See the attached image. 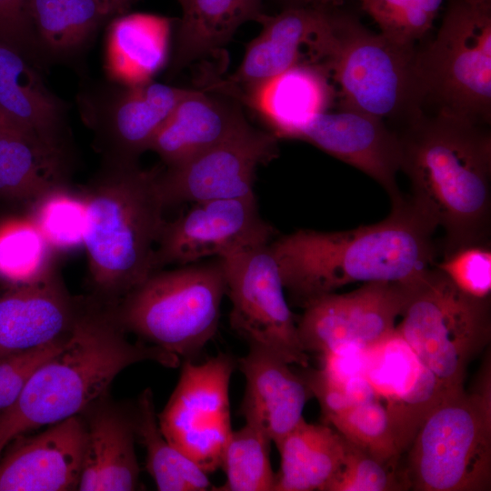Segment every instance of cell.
<instances>
[{
	"label": "cell",
	"mask_w": 491,
	"mask_h": 491,
	"mask_svg": "<svg viewBox=\"0 0 491 491\" xmlns=\"http://www.w3.org/2000/svg\"><path fill=\"white\" fill-rule=\"evenodd\" d=\"M238 366L246 378L239 414L276 444L304 418L311 391L302 374L263 348L249 346Z\"/></svg>",
	"instance_id": "21"
},
{
	"label": "cell",
	"mask_w": 491,
	"mask_h": 491,
	"mask_svg": "<svg viewBox=\"0 0 491 491\" xmlns=\"http://www.w3.org/2000/svg\"><path fill=\"white\" fill-rule=\"evenodd\" d=\"M110 15H123L136 0H99Z\"/></svg>",
	"instance_id": "42"
},
{
	"label": "cell",
	"mask_w": 491,
	"mask_h": 491,
	"mask_svg": "<svg viewBox=\"0 0 491 491\" xmlns=\"http://www.w3.org/2000/svg\"><path fill=\"white\" fill-rule=\"evenodd\" d=\"M474 389L448 392L429 412L402 472L407 489L487 491L491 487L490 368Z\"/></svg>",
	"instance_id": "6"
},
{
	"label": "cell",
	"mask_w": 491,
	"mask_h": 491,
	"mask_svg": "<svg viewBox=\"0 0 491 491\" xmlns=\"http://www.w3.org/2000/svg\"><path fill=\"white\" fill-rule=\"evenodd\" d=\"M191 89L153 80L109 90L89 106L88 121L95 131L105 165L137 164L179 101Z\"/></svg>",
	"instance_id": "15"
},
{
	"label": "cell",
	"mask_w": 491,
	"mask_h": 491,
	"mask_svg": "<svg viewBox=\"0 0 491 491\" xmlns=\"http://www.w3.org/2000/svg\"><path fill=\"white\" fill-rule=\"evenodd\" d=\"M171 19L148 13L123 14L108 27L105 70L122 85L153 80L168 57Z\"/></svg>",
	"instance_id": "27"
},
{
	"label": "cell",
	"mask_w": 491,
	"mask_h": 491,
	"mask_svg": "<svg viewBox=\"0 0 491 491\" xmlns=\"http://www.w3.org/2000/svg\"><path fill=\"white\" fill-rule=\"evenodd\" d=\"M180 4V5L183 7L184 5L185 4L186 0H177Z\"/></svg>",
	"instance_id": "47"
},
{
	"label": "cell",
	"mask_w": 491,
	"mask_h": 491,
	"mask_svg": "<svg viewBox=\"0 0 491 491\" xmlns=\"http://www.w3.org/2000/svg\"><path fill=\"white\" fill-rule=\"evenodd\" d=\"M271 239H260L220 257L225 296L232 307L231 328L249 346L263 348L285 362L307 367L308 354L299 339L297 320L289 307Z\"/></svg>",
	"instance_id": "10"
},
{
	"label": "cell",
	"mask_w": 491,
	"mask_h": 491,
	"mask_svg": "<svg viewBox=\"0 0 491 491\" xmlns=\"http://www.w3.org/2000/svg\"><path fill=\"white\" fill-rule=\"evenodd\" d=\"M278 154L277 137L246 120L220 143L157 173L162 200L171 206L204 200L255 195L257 167Z\"/></svg>",
	"instance_id": "12"
},
{
	"label": "cell",
	"mask_w": 491,
	"mask_h": 491,
	"mask_svg": "<svg viewBox=\"0 0 491 491\" xmlns=\"http://www.w3.org/2000/svg\"><path fill=\"white\" fill-rule=\"evenodd\" d=\"M262 0H186L182 7L173 69L191 62L225 45L236 29L248 20H256Z\"/></svg>",
	"instance_id": "29"
},
{
	"label": "cell",
	"mask_w": 491,
	"mask_h": 491,
	"mask_svg": "<svg viewBox=\"0 0 491 491\" xmlns=\"http://www.w3.org/2000/svg\"><path fill=\"white\" fill-rule=\"evenodd\" d=\"M342 467L327 491H397L407 489L402 473L380 463L349 441Z\"/></svg>",
	"instance_id": "37"
},
{
	"label": "cell",
	"mask_w": 491,
	"mask_h": 491,
	"mask_svg": "<svg viewBox=\"0 0 491 491\" xmlns=\"http://www.w3.org/2000/svg\"><path fill=\"white\" fill-rule=\"evenodd\" d=\"M272 441L258 428L246 424L233 430L224 450L221 466L225 484L217 491H274L276 474L270 462Z\"/></svg>",
	"instance_id": "32"
},
{
	"label": "cell",
	"mask_w": 491,
	"mask_h": 491,
	"mask_svg": "<svg viewBox=\"0 0 491 491\" xmlns=\"http://www.w3.org/2000/svg\"><path fill=\"white\" fill-rule=\"evenodd\" d=\"M443 0H361L363 9L381 34L405 45H416L432 27Z\"/></svg>",
	"instance_id": "34"
},
{
	"label": "cell",
	"mask_w": 491,
	"mask_h": 491,
	"mask_svg": "<svg viewBox=\"0 0 491 491\" xmlns=\"http://www.w3.org/2000/svg\"><path fill=\"white\" fill-rule=\"evenodd\" d=\"M225 281L219 258L154 271L112 313L125 332L190 360L215 336Z\"/></svg>",
	"instance_id": "7"
},
{
	"label": "cell",
	"mask_w": 491,
	"mask_h": 491,
	"mask_svg": "<svg viewBox=\"0 0 491 491\" xmlns=\"http://www.w3.org/2000/svg\"><path fill=\"white\" fill-rule=\"evenodd\" d=\"M260 34L246 47L231 81L249 89L298 64L320 65L330 26V14L292 6L263 15Z\"/></svg>",
	"instance_id": "20"
},
{
	"label": "cell",
	"mask_w": 491,
	"mask_h": 491,
	"mask_svg": "<svg viewBox=\"0 0 491 491\" xmlns=\"http://www.w3.org/2000/svg\"><path fill=\"white\" fill-rule=\"evenodd\" d=\"M0 111L18 127L65 146L64 108L38 73L14 48L0 43Z\"/></svg>",
	"instance_id": "26"
},
{
	"label": "cell",
	"mask_w": 491,
	"mask_h": 491,
	"mask_svg": "<svg viewBox=\"0 0 491 491\" xmlns=\"http://www.w3.org/2000/svg\"><path fill=\"white\" fill-rule=\"evenodd\" d=\"M85 423L74 416L22 439L0 460V491L78 489Z\"/></svg>",
	"instance_id": "19"
},
{
	"label": "cell",
	"mask_w": 491,
	"mask_h": 491,
	"mask_svg": "<svg viewBox=\"0 0 491 491\" xmlns=\"http://www.w3.org/2000/svg\"><path fill=\"white\" fill-rule=\"evenodd\" d=\"M416 53V45L373 33L353 16L331 15L321 65L337 87L340 109L406 126L425 111Z\"/></svg>",
	"instance_id": "5"
},
{
	"label": "cell",
	"mask_w": 491,
	"mask_h": 491,
	"mask_svg": "<svg viewBox=\"0 0 491 491\" xmlns=\"http://www.w3.org/2000/svg\"><path fill=\"white\" fill-rule=\"evenodd\" d=\"M365 376L410 446L429 412L450 391L395 328L367 347Z\"/></svg>",
	"instance_id": "16"
},
{
	"label": "cell",
	"mask_w": 491,
	"mask_h": 491,
	"mask_svg": "<svg viewBox=\"0 0 491 491\" xmlns=\"http://www.w3.org/2000/svg\"><path fill=\"white\" fill-rule=\"evenodd\" d=\"M273 233L259 215L256 195L195 202L175 220L165 221L155 268L220 258L251 242L271 239Z\"/></svg>",
	"instance_id": "14"
},
{
	"label": "cell",
	"mask_w": 491,
	"mask_h": 491,
	"mask_svg": "<svg viewBox=\"0 0 491 491\" xmlns=\"http://www.w3.org/2000/svg\"><path fill=\"white\" fill-rule=\"evenodd\" d=\"M290 1L296 2V3H304V2H309L311 0H290Z\"/></svg>",
	"instance_id": "46"
},
{
	"label": "cell",
	"mask_w": 491,
	"mask_h": 491,
	"mask_svg": "<svg viewBox=\"0 0 491 491\" xmlns=\"http://www.w3.org/2000/svg\"><path fill=\"white\" fill-rule=\"evenodd\" d=\"M83 200V245L92 285L103 299L117 303L155 271L165 209L157 172L137 164L105 165Z\"/></svg>",
	"instance_id": "4"
},
{
	"label": "cell",
	"mask_w": 491,
	"mask_h": 491,
	"mask_svg": "<svg viewBox=\"0 0 491 491\" xmlns=\"http://www.w3.org/2000/svg\"><path fill=\"white\" fill-rule=\"evenodd\" d=\"M65 146L50 144L16 126L0 127V196L32 205L66 189Z\"/></svg>",
	"instance_id": "25"
},
{
	"label": "cell",
	"mask_w": 491,
	"mask_h": 491,
	"mask_svg": "<svg viewBox=\"0 0 491 491\" xmlns=\"http://www.w3.org/2000/svg\"><path fill=\"white\" fill-rule=\"evenodd\" d=\"M88 410L85 445L78 490L131 491L137 488L139 466L135 450L133 416L99 405Z\"/></svg>",
	"instance_id": "22"
},
{
	"label": "cell",
	"mask_w": 491,
	"mask_h": 491,
	"mask_svg": "<svg viewBox=\"0 0 491 491\" xmlns=\"http://www.w3.org/2000/svg\"><path fill=\"white\" fill-rule=\"evenodd\" d=\"M81 307L52 266L35 279L14 284L0 293V358L65 336Z\"/></svg>",
	"instance_id": "18"
},
{
	"label": "cell",
	"mask_w": 491,
	"mask_h": 491,
	"mask_svg": "<svg viewBox=\"0 0 491 491\" xmlns=\"http://www.w3.org/2000/svg\"><path fill=\"white\" fill-rule=\"evenodd\" d=\"M376 224L345 231L299 229L269 243L286 294L304 307L354 283L406 284L434 266L438 225L411 195Z\"/></svg>",
	"instance_id": "1"
},
{
	"label": "cell",
	"mask_w": 491,
	"mask_h": 491,
	"mask_svg": "<svg viewBox=\"0 0 491 491\" xmlns=\"http://www.w3.org/2000/svg\"><path fill=\"white\" fill-rule=\"evenodd\" d=\"M245 121L238 105L190 90L163 124L149 150L167 167L177 165L220 143Z\"/></svg>",
	"instance_id": "24"
},
{
	"label": "cell",
	"mask_w": 491,
	"mask_h": 491,
	"mask_svg": "<svg viewBox=\"0 0 491 491\" xmlns=\"http://www.w3.org/2000/svg\"><path fill=\"white\" fill-rule=\"evenodd\" d=\"M297 139L367 175L387 192L391 203L403 196L396 183L402 162L400 136L382 119L352 110L326 111L316 115Z\"/></svg>",
	"instance_id": "17"
},
{
	"label": "cell",
	"mask_w": 491,
	"mask_h": 491,
	"mask_svg": "<svg viewBox=\"0 0 491 491\" xmlns=\"http://www.w3.org/2000/svg\"><path fill=\"white\" fill-rule=\"evenodd\" d=\"M347 445L330 425L303 418L276 444L280 469L274 491H327L342 467Z\"/></svg>",
	"instance_id": "28"
},
{
	"label": "cell",
	"mask_w": 491,
	"mask_h": 491,
	"mask_svg": "<svg viewBox=\"0 0 491 491\" xmlns=\"http://www.w3.org/2000/svg\"><path fill=\"white\" fill-rule=\"evenodd\" d=\"M342 386L352 407L378 399L375 389L365 375L348 379Z\"/></svg>",
	"instance_id": "41"
},
{
	"label": "cell",
	"mask_w": 491,
	"mask_h": 491,
	"mask_svg": "<svg viewBox=\"0 0 491 491\" xmlns=\"http://www.w3.org/2000/svg\"><path fill=\"white\" fill-rule=\"evenodd\" d=\"M154 361L176 367L180 358L131 343L111 307L82 306L63 348L31 376L16 401L0 411V454L22 434L86 411L127 366Z\"/></svg>",
	"instance_id": "3"
},
{
	"label": "cell",
	"mask_w": 491,
	"mask_h": 491,
	"mask_svg": "<svg viewBox=\"0 0 491 491\" xmlns=\"http://www.w3.org/2000/svg\"><path fill=\"white\" fill-rule=\"evenodd\" d=\"M326 69L298 64L247 89L246 102L278 137L297 139L301 130L326 112L334 97Z\"/></svg>",
	"instance_id": "23"
},
{
	"label": "cell",
	"mask_w": 491,
	"mask_h": 491,
	"mask_svg": "<svg viewBox=\"0 0 491 491\" xmlns=\"http://www.w3.org/2000/svg\"><path fill=\"white\" fill-rule=\"evenodd\" d=\"M68 335L39 347L0 358V411L16 401L33 373L63 348Z\"/></svg>",
	"instance_id": "38"
},
{
	"label": "cell",
	"mask_w": 491,
	"mask_h": 491,
	"mask_svg": "<svg viewBox=\"0 0 491 491\" xmlns=\"http://www.w3.org/2000/svg\"><path fill=\"white\" fill-rule=\"evenodd\" d=\"M4 126H16V127H18L2 111H0V127H4Z\"/></svg>",
	"instance_id": "44"
},
{
	"label": "cell",
	"mask_w": 491,
	"mask_h": 491,
	"mask_svg": "<svg viewBox=\"0 0 491 491\" xmlns=\"http://www.w3.org/2000/svg\"><path fill=\"white\" fill-rule=\"evenodd\" d=\"M486 125L424 112L398 133L410 195L444 230L443 251L490 240L491 135Z\"/></svg>",
	"instance_id": "2"
},
{
	"label": "cell",
	"mask_w": 491,
	"mask_h": 491,
	"mask_svg": "<svg viewBox=\"0 0 491 491\" xmlns=\"http://www.w3.org/2000/svg\"><path fill=\"white\" fill-rule=\"evenodd\" d=\"M316 1L319 2L322 5H326V4L335 2L336 0H316Z\"/></svg>",
	"instance_id": "45"
},
{
	"label": "cell",
	"mask_w": 491,
	"mask_h": 491,
	"mask_svg": "<svg viewBox=\"0 0 491 491\" xmlns=\"http://www.w3.org/2000/svg\"><path fill=\"white\" fill-rule=\"evenodd\" d=\"M235 363L219 354L202 364L185 360L157 420L166 440L206 474L221 466L232 434L229 384Z\"/></svg>",
	"instance_id": "11"
},
{
	"label": "cell",
	"mask_w": 491,
	"mask_h": 491,
	"mask_svg": "<svg viewBox=\"0 0 491 491\" xmlns=\"http://www.w3.org/2000/svg\"><path fill=\"white\" fill-rule=\"evenodd\" d=\"M396 329L450 390L464 387L469 364L490 343V298L459 290L432 266L407 283Z\"/></svg>",
	"instance_id": "8"
},
{
	"label": "cell",
	"mask_w": 491,
	"mask_h": 491,
	"mask_svg": "<svg viewBox=\"0 0 491 491\" xmlns=\"http://www.w3.org/2000/svg\"><path fill=\"white\" fill-rule=\"evenodd\" d=\"M135 436L146 450V469L160 491L210 489L206 474L164 436L155 414L153 393L145 389L133 416Z\"/></svg>",
	"instance_id": "30"
},
{
	"label": "cell",
	"mask_w": 491,
	"mask_h": 491,
	"mask_svg": "<svg viewBox=\"0 0 491 491\" xmlns=\"http://www.w3.org/2000/svg\"><path fill=\"white\" fill-rule=\"evenodd\" d=\"M49 245L30 220L0 226V276L13 284L30 281L49 266Z\"/></svg>",
	"instance_id": "33"
},
{
	"label": "cell",
	"mask_w": 491,
	"mask_h": 491,
	"mask_svg": "<svg viewBox=\"0 0 491 491\" xmlns=\"http://www.w3.org/2000/svg\"><path fill=\"white\" fill-rule=\"evenodd\" d=\"M0 43L32 58L42 54L29 14L28 0H0Z\"/></svg>",
	"instance_id": "39"
},
{
	"label": "cell",
	"mask_w": 491,
	"mask_h": 491,
	"mask_svg": "<svg viewBox=\"0 0 491 491\" xmlns=\"http://www.w3.org/2000/svg\"><path fill=\"white\" fill-rule=\"evenodd\" d=\"M347 441L382 464L396 467L409 446L385 405L376 399L329 419Z\"/></svg>",
	"instance_id": "31"
},
{
	"label": "cell",
	"mask_w": 491,
	"mask_h": 491,
	"mask_svg": "<svg viewBox=\"0 0 491 491\" xmlns=\"http://www.w3.org/2000/svg\"><path fill=\"white\" fill-rule=\"evenodd\" d=\"M464 2L477 7H491V0H463Z\"/></svg>",
	"instance_id": "43"
},
{
	"label": "cell",
	"mask_w": 491,
	"mask_h": 491,
	"mask_svg": "<svg viewBox=\"0 0 491 491\" xmlns=\"http://www.w3.org/2000/svg\"><path fill=\"white\" fill-rule=\"evenodd\" d=\"M490 246L488 240L443 251V258L434 266L462 292L476 298H490Z\"/></svg>",
	"instance_id": "36"
},
{
	"label": "cell",
	"mask_w": 491,
	"mask_h": 491,
	"mask_svg": "<svg viewBox=\"0 0 491 491\" xmlns=\"http://www.w3.org/2000/svg\"><path fill=\"white\" fill-rule=\"evenodd\" d=\"M406 286L407 283H366L352 292H333L310 301L297 320L305 351L321 356L346 343L366 347L376 344L396 328Z\"/></svg>",
	"instance_id": "13"
},
{
	"label": "cell",
	"mask_w": 491,
	"mask_h": 491,
	"mask_svg": "<svg viewBox=\"0 0 491 491\" xmlns=\"http://www.w3.org/2000/svg\"><path fill=\"white\" fill-rule=\"evenodd\" d=\"M367 347L356 344H342L321 356L322 367L326 376L334 382L343 385L348 379L364 375Z\"/></svg>",
	"instance_id": "40"
},
{
	"label": "cell",
	"mask_w": 491,
	"mask_h": 491,
	"mask_svg": "<svg viewBox=\"0 0 491 491\" xmlns=\"http://www.w3.org/2000/svg\"><path fill=\"white\" fill-rule=\"evenodd\" d=\"M66 189L44 197L34 206L33 223L50 246L70 249L83 245L85 204Z\"/></svg>",
	"instance_id": "35"
},
{
	"label": "cell",
	"mask_w": 491,
	"mask_h": 491,
	"mask_svg": "<svg viewBox=\"0 0 491 491\" xmlns=\"http://www.w3.org/2000/svg\"><path fill=\"white\" fill-rule=\"evenodd\" d=\"M425 96L444 112L487 125L491 116V7L452 2L436 38L417 49Z\"/></svg>",
	"instance_id": "9"
}]
</instances>
